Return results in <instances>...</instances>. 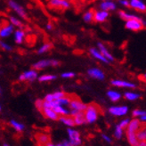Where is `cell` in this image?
I'll return each mask as SVG.
<instances>
[{
  "instance_id": "cell-1",
  "label": "cell",
  "mask_w": 146,
  "mask_h": 146,
  "mask_svg": "<svg viewBox=\"0 0 146 146\" xmlns=\"http://www.w3.org/2000/svg\"><path fill=\"white\" fill-rule=\"evenodd\" d=\"M100 115V108L94 104H91L86 106V109L84 111V116L86 123L93 124L96 122Z\"/></svg>"
},
{
  "instance_id": "cell-2",
  "label": "cell",
  "mask_w": 146,
  "mask_h": 146,
  "mask_svg": "<svg viewBox=\"0 0 146 146\" xmlns=\"http://www.w3.org/2000/svg\"><path fill=\"white\" fill-rule=\"evenodd\" d=\"M86 104H84L81 100H79L78 98L76 97H71L70 104L68 106L70 110V115L74 116L78 112H84L85 110L86 109Z\"/></svg>"
},
{
  "instance_id": "cell-3",
  "label": "cell",
  "mask_w": 146,
  "mask_h": 146,
  "mask_svg": "<svg viewBox=\"0 0 146 146\" xmlns=\"http://www.w3.org/2000/svg\"><path fill=\"white\" fill-rule=\"evenodd\" d=\"M125 29L129 31L137 32L141 31L146 27V21L145 20H128L125 21Z\"/></svg>"
},
{
  "instance_id": "cell-4",
  "label": "cell",
  "mask_w": 146,
  "mask_h": 146,
  "mask_svg": "<svg viewBox=\"0 0 146 146\" xmlns=\"http://www.w3.org/2000/svg\"><path fill=\"white\" fill-rule=\"evenodd\" d=\"M7 5H8L9 8L15 13L20 18H23V20L28 19L27 11L25 10V8L23 5H21V4H19L18 2H16L15 0H8Z\"/></svg>"
},
{
  "instance_id": "cell-5",
  "label": "cell",
  "mask_w": 146,
  "mask_h": 146,
  "mask_svg": "<svg viewBox=\"0 0 146 146\" xmlns=\"http://www.w3.org/2000/svg\"><path fill=\"white\" fill-rule=\"evenodd\" d=\"M68 134V140L73 146H81L82 144V138L81 135L78 130L73 127H68L67 129Z\"/></svg>"
},
{
  "instance_id": "cell-6",
  "label": "cell",
  "mask_w": 146,
  "mask_h": 146,
  "mask_svg": "<svg viewBox=\"0 0 146 146\" xmlns=\"http://www.w3.org/2000/svg\"><path fill=\"white\" fill-rule=\"evenodd\" d=\"M38 71L34 69H30L28 70L23 71L20 76L18 77L19 81L21 82H33L38 78Z\"/></svg>"
},
{
  "instance_id": "cell-7",
  "label": "cell",
  "mask_w": 146,
  "mask_h": 146,
  "mask_svg": "<svg viewBox=\"0 0 146 146\" xmlns=\"http://www.w3.org/2000/svg\"><path fill=\"white\" fill-rule=\"evenodd\" d=\"M47 5L51 8L59 10H68L72 5L70 0H48Z\"/></svg>"
},
{
  "instance_id": "cell-8",
  "label": "cell",
  "mask_w": 146,
  "mask_h": 146,
  "mask_svg": "<svg viewBox=\"0 0 146 146\" xmlns=\"http://www.w3.org/2000/svg\"><path fill=\"white\" fill-rule=\"evenodd\" d=\"M111 85L112 86L118 87V88H127V89H135L137 86L135 83L127 81V80L124 79H119V78H114L111 80Z\"/></svg>"
},
{
  "instance_id": "cell-9",
  "label": "cell",
  "mask_w": 146,
  "mask_h": 146,
  "mask_svg": "<svg viewBox=\"0 0 146 146\" xmlns=\"http://www.w3.org/2000/svg\"><path fill=\"white\" fill-rule=\"evenodd\" d=\"M15 28L12 25L9 21L5 23L0 26V39H6L9 38L10 36L13 34Z\"/></svg>"
},
{
  "instance_id": "cell-10",
  "label": "cell",
  "mask_w": 146,
  "mask_h": 146,
  "mask_svg": "<svg viewBox=\"0 0 146 146\" xmlns=\"http://www.w3.org/2000/svg\"><path fill=\"white\" fill-rule=\"evenodd\" d=\"M87 75H88L89 78L96 79V80H99V81H104L105 79V73L104 71L98 68V67H92L89 68L86 71Z\"/></svg>"
},
{
  "instance_id": "cell-11",
  "label": "cell",
  "mask_w": 146,
  "mask_h": 146,
  "mask_svg": "<svg viewBox=\"0 0 146 146\" xmlns=\"http://www.w3.org/2000/svg\"><path fill=\"white\" fill-rule=\"evenodd\" d=\"M129 109L126 105H114L110 107L108 111L109 113L115 117H123L128 113Z\"/></svg>"
},
{
  "instance_id": "cell-12",
  "label": "cell",
  "mask_w": 146,
  "mask_h": 146,
  "mask_svg": "<svg viewBox=\"0 0 146 146\" xmlns=\"http://www.w3.org/2000/svg\"><path fill=\"white\" fill-rule=\"evenodd\" d=\"M111 16V13L97 9L94 11V21L96 23H104Z\"/></svg>"
},
{
  "instance_id": "cell-13",
  "label": "cell",
  "mask_w": 146,
  "mask_h": 146,
  "mask_svg": "<svg viewBox=\"0 0 146 146\" xmlns=\"http://www.w3.org/2000/svg\"><path fill=\"white\" fill-rule=\"evenodd\" d=\"M88 53L89 54L92 56V58H94V60H96L102 63H104V64H109L111 63L103 55V54H102L99 49L97 47H94V46H92L88 49Z\"/></svg>"
},
{
  "instance_id": "cell-14",
  "label": "cell",
  "mask_w": 146,
  "mask_h": 146,
  "mask_svg": "<svg viewBox=\"0 0 146 146\" xmlns=\"http://www.w3.org/2000/svg\"><path fill=\"white\" fill-rule=\"evenodd\" d=\"M129 8L139 13H145L146 3L144 0H129Z\"/></svg>"
},
{
  "instance_id": "cell-15",
  "label": "cell",
  "mask_w": 146,
  "mask_h": 146,
  "mask_svg": "<svg viewBox=\"0 0 146 146\" xmlns=\"http://www.w3.org/2000/svg\"><path fill=\"white\" fill-rule=\"evenodd\" d=\"M13 36V42L15 43L16 45L21 46L25 42L27 34L23 29H16V30L14 31Z\"/></svg>"
},
{
  "instance_id": "cell-16",
  "label": "cell",
  "mask_w": 146,
  "mask_h": 146,
  "mask_svg": "<svg viewBox=\"0 0 146 146\" xmlns=\"http://www.w3.org/2000/svg\"><path fill=\"white\" fill-rule=\"evenodd\" d=\"M100 52L103 54V55L106 58V59L110 62H115V58L113 56V54L111 53V51L108 49V47L104 45L103 42H97V46H96Z\"/></svg>"
},
{
  "instance_id": "cell-17",
  "label": "cell",
  "mask_w": 146,
  "mask_h": 146,
  "mask_svg": "<svg viewBox=\"0 0 146 146\" xmlns=\"http://www.w3.org/2000/svg\"><path fill=\"white\" fill-rule=\"evenodd\" d=\"M98 7L101 10L111 13L118 10V4L115 1H101Z\"/></svg>"
},
{
  "instance_id": "cell-18",
  "label": "cell",
  "mask_w": 146,
  "mask_h": 146,
  "mask_svg": "<svg viewBox=\"0 0 146 146\" xmlns=\"http://www.w3.org/2000/svg\"><path fill=\"white\" fill-rule=\"evenodd\" d=\"M118 15L123 21H128V20H140V21H142L143 20V18L139 15H137L136 13H130V12H127L126 10H119Z\"/></svg>"
},
{
  "instance_id": "cell-19",
  "label": "cell",
  "mask_w": 146,
  "mask_h": 146,
  "mask_svg": "<svg viewBox=\"0 0 146 146\" xmlns=\"http://www.w3.org/2000/svg\"><path fill=\"white\" fill-rule=\"evenodd\" d=\"M48 67H52V61L50 59H42L36 62L32 65V69L36 70H43Z\"/></svg>"
},
{
  "instance_id": "cell-20",
  "label": "cell",
  "mask_w": 146,
  "mask_h": 146,
  "mask_svg": "<svg viewBox=\"0 0 146 146\" xmlns=\"http://www.w3.org/2000/svg\"><path fill=\"white\" fill-rule=\"evenodd\" d=\"M142 127V122L139 120V119H133L130 120L128 123V126L126 128V132L129 133H136L138 129Z\"/></svg>"
},
{
  "instance_id": "cell-21",
  "label": "cell",
  "mask_w": 146,
  "mask_h": 146,
  "mask_svg": "<svg viewBox=\"0 0 146 146\" xmlns=\"http://www.w3.org/2000/svg\"><path fill=\"white\" fill-rule=\"evenodd\" d=\"M41 111L43 115L50 120L56 121L59 119V115H58L52 108H42Z\"/></svg>"
},
{
  "instance_id": "cell-22",
  "label": "cell",
  "mask_w": 146,
  "mask_h": 146,
  "mask_svg": "<svg viewBox=\"0 0 146 146\" xmlns=\"http://www.w3.org/2000/svg\"><path fill=\"white\" fill-rule=\"evenodd\" d=\"M65 96H66V93L63 92V91H61V90H58V91H55V92H53V93L47 94L46 96H45V98H44V101H46V102H54L57 99L62 98V97H63Z\"/></svg>"
},
{
  "instance_id": "cell-23",
  "label": "cell",
  "mask_w": 146,
  "mask_h": 146,
  "mask_svg": "<svg viewBox=\"0 0 146 146\" xmlns=\"http://www.w3.org/2000/svg\"><path fill=\"white\" fill-rule=\"evenodd\" d=\"M106 96L110 99V101H111L112 103H117V102L120 101V99L122 98V94L119 91L114 90V89L108 90L106 93Z\"/></svg>"
},
{
  "instance_id": "cell-24",
  "label": "cell",
  "mask_w": 146,
  "mask_h": 146,
  "mask_svg": "<svg viewBox=\"0 0 146 146\" xmlns=\"http://www.w3.org/2000/svg\"><path fill=\"white\" fill-rule=\"evenodd\" d=\"M35 137H36V140L38 142V143L42 146H44V145L46 146V144L50 142V136H49V135H47L46 133H38L35 135Z\"/></svg>"
},
{
  "instance_id": "cell-25",
  "label": "cell",
  "mask_w": 146,
  "mask_h": 146,
  "mask_svg": "<svg viewBox=\"0 0 146 146\" xmlns=\"http://www.w3.org/2000/svg\"><path fill=\"white\" fill-rule=\"evenodd\" d=\"M59 120L61 123H62L64 126H66L68 127H73L75 126L74 120H73V117L70 115H67V116H61L59 117Z\"/></svg>"
},
{
  "instance_id": "cell-26",
  "label": "cell",
  "mask_w": 146,
  "mask_h": 146,
  "mask_svg": "<svg viewBox=\"0 0 146 146\" xmlns=\"http://www.w3.org/2000/svg\"><path fill=\"white\" fill-rule=\"evenodd\" d=\"M123 96L127 101L135 102V101L138 100L141 97V94L139 93H137V92H135V91H127V92L124 93Z\"/></svg>"
},
{
  "instance_id": "cell-27",
  "label": "cell",
  "mask_w": 146,
  "mask_h": 146,
  "mask_svg": "<svg viewBox=\"0 0 146 146\" xmlns=\"http://www.w3.org/2000/svg\"><path fill=\"white\" fill-rule=\"evenodd\" d=\"M82 20L84 21L85 23H92L94 21V10L88 9L84 12L83 15H82Z\"/></svg>"
},
{
  "instance_id": "cell-28",
  "label": "cell",
  "mask_w": 146,
  "mask_h": 146,
  "mask_svg": "<svg viewBox=\"0 0 146 146\" xmlns=\"http://www.w3.org/2000/svg\"><path fill=\"white\" fill-rule=\"evenodd\" d=\"M9 20V23L14 26V28L16 29H23V23L19 17L17 16H14V15H11L8 18Z\"/></svg>"
},
{
  "instance_id": "cell-29",
  "label": "cell",
  "mask_w": 146,
  "mask_h": 146,
  "mask_svg": "<svg viewBox=\"0 0 146 146\" xmlns=\"http://www.w3.org/2000/svg\"><path fill=\"white\" fill-rule=\"evenodd\" d=\"M55 79H57V76L54 74H42V75L38 76V80L40 83L54 81Z\"/></svg>"
},
{
  "instance_id": "cell-30",
  "label": "cell",
  "mask_w": 146,
  "mask_h": 146,
  "mask_svg": "<svg viewBox=\"0 0 146 146\" xmlns=\"http://www.w3.org/2000/svg\"><path fill=\"white\" fill-rule=\"evenodd\" d=\"M73 120H74L75 126H82L84 124H86L84 112H78L76 115H74L73 116Z\"/></svg>"
},
{
  "instance_id": "cell-31",
  "label": "cell",
  "mask_w": 146,
  "mask_h": 146,
  "mask_svg": "<svg viewBox=\"0 0 146 146\" xmlns=\"http://www.w3.org/2000/svg\"><path fill=\"white\" fill-rule=\"evenodd\" d=\"M9 124L14 130L17 131V132H23V131L25 129V126L23 125V124L15 120V119H11L9 121Z\"/></svg>"
},
{
  "instance_id": "cell-32",
  "label": "cell",
  "mask_w": 146,
  "mask_h": 146,
  "mask_svg": "<svg viewBox=\"0 0 146 146\" xmlns=\"http://www.w3.org/2000/svg\"><path fill=\"white\" fill-rule=\"evenodd\" d=\"M52 49V44L51 43H44L43 45H41L38 49L36 50V54H45L48 53L49 51Z\"/></svg>"
},
{
  "instance_id": "cell-33",
  "label": "cell",
  "mask_w": 146,
  "mask_h": 146,
  "mask_svg": "<svg viewBox=\"0 0 146 146\" xmlns=\"http://www.w3.org/2000/svg\"><path fill=\"white\" fill-rule=\"evenodd\" d=\"M126 135H127V141L129 143V144L131 146H137L138 141L137 137H136V133H129V132H126Z\"/></svg>"
},
{
  "instance_id": "cell-34",
  "label": "cell",
  "mask_w": 146,
  "mask_h": 146,
  "mask_svg": "<svg viewBox=\"0 0 146 146\" xmlns=\"http://www.w3.org/2000/svg\"><path fill=\"white\" fill-rule=\"evenodd\" d=\"M138 141H146V126H142L136 132Z\"/></svg>"
},
{
  "instance_id": "cell-35",
  "label": "cell",
  "mask_w": 146,
  "mask_h": 146,
  "mask_svg": "<svg viewBox=\"0 0 146 146\" xmlns=\"http://www.w3.org/2000/svg\"><path fill=\"white\" fill-rule=\"evenodd\" d=\"M70 99H71V96H68L67 94H66L65 96H63L62 98H59V99H57L54 102H55L57 104H60V105H62V106H65V107H68L69 104H70Z\"/></svg>"
},
{
  "instance_id": "cell-36",
  "label": "cell",
  "mask_w": 146,
  "mask_h": 146,
  "mask_svg": "<svg viewBox=\"0 0 146 146\" xmlns=\"http://www.w3.org/2000/svg\"><path fill=\"white\" fill-rule=\"evenodd\" d=\"M124 130L125 129H123L119 124L115 127V129H114V137L116 138V139H118V140H120L121 138L123 137L124 135Z\"/></svg>"
},
{
  "instance_id": "cell-37",
  "label": "cell",
  "mask_w": 146,
  "mask_h": 146,
  "mask_svg": "<svg viewBox=\"0 0 146 146\" xmlns=\"http://www.w3.org/2000/svg\"><path fill=\"white\" fill-rule=\"evenodd\" d=\"M0 49H2L5 52H12L13 47L9 43L5 41V39H0Z\"/></svg>"
},
{
  "instance_id": "cell-38",
  "label": "cell",
  "mask_w": 146,
  "mask_h": 146,
  "mask_svg": "<svg viewBox=\"0 0 146 146\" xmlns=\"http://www.w3.org/2000/svg\"><path fill=\"white\" fill-rule=\"evenodd\" d=\"M75 76H76V73L74 71H64L61 74V78H67V79L73 78H75Z\"/></svg>"
},
{
  "instance_id": "cell-39",
  "label": "cell",
  "mask_w": 146,
  "mask_h": 146,
  "mask_svg": "<svg viewBox=\"0 0 146 146\" xmlns=\"http://www.w3.org/2000/svg\"><path fill=\"white\" fill-rule=\"evenodd\" d=\"M146 114V111H143V110H140V109H135L133 111L132 115L135 118H140V117L143 116Z\"/></svg>"
},
{
  "instance_id": "cell-40",
  "label": "cell",
  "mask_w": 146,
  "mask_h": 146,
  "mask_svg": "<svg viewBox=\"0 0 146 146\" xmlns=\"http://www.w3.org/2000/svg\"><path fill=\"white\" fill-rule=\"evenodd\" d=\"M118 3L124 8H129V0H118Z\"/></svg>"
},
{
  "instance_id": "cell-41",
  "label": "cell",
  "mask_w": 146,
  "mask_h": 146,
  "mask_svg": "<svg viewBox=\"0 0 146 146\" xmlns=\"http://www.w3.org/2000/svg\"><path fill=\"white\" fill-rule=\"evenodd\" d=\"M129 121H130V119H122L120 122H119V125L123 128V129H126L127 128V127L128 126V123H129Z\"/></svg>"
},
{
  "instance_id": "cell-42",
  "label": "cell",
  "mask_w": 146,
  "mask_h": 146,
  "mask_svg": "<svg viewBox=\"0 0 146 146\" xmlns=\"http://www.w3.org/2000/svg\"><path fill=\"white\" fill-rule=\"evenodd\" d=\"M57 146H73L69 140H63L60 143H57Z\"/></svg>"
},
{
  "instance_id": "cell-43",
  "label": "cell",
  "mask_w": 146,
  "mask_h": 146,
  "mask_svg": "<svg viewBox=\"0 0 146 146\" xmlns=\"http://www.w3.org/2000/svg\"><path fill=\"white\" fill-rule=\"evenodd\" d=\"M102 138H103V140H104L106 143H111L112 142L111 136H109V135H106V134H102Z\"/></svg>"
},
{
  "instance_id": "cell-44",
  "label": "cell",
  "mask_w": 146,
  "mask_h": 146,
  "mask_svg": "<svg viewBox=\"0 0 146 146\" xmlns=\"http://www.w3.org/2000/svg\"><path fill=\"white\" fill-rule=\"evenodd\" d=\"M45 29H46L47 31H52L54 30V24L52 23H47L45 25Z\"/></svg>"
},
{
  "instance_id": "cell-45",
  "label": "cell",
  "mask_w": 146,
  "mask_h": 146,
  "mask_svg": "<svg viewBox=\"0 0 146 146\" xmlns=\"http://www.w3.org/2000/svg\"><path fill=\"white\" fill-rule=\"evenodd\" d=\"M42 104H43V100H41V99H38L36 101V103H35L36 107L38 108L39 111L42 109Z\"/></svg>"
},
{
  "instance_id": "cell-46",
  "label": "cell",
  "mask_w": 146,
  "mask_h": 146,
  "mask_svg": "<svg viewBox=\"0 0 146 146\" xmlns=\"http://www.w3.org/2000/svg\"><path fill=\"white\" fill-rule=\"evenodd\" d=\"M51 61H52V67H57L59 66L60 64V62L56 60V59H51Z\"/></svg>"
},
{
  "instance_id": "cell-47",
  "label": "cell",
  "mask_w": 146,
  "mask_h": 146,
  "mask_svg": "<svg viewBox=\"0 0 146 146\" xmlns=\"http://www.w3.org/2000/svg\"><path fill=\"white\" fill-rule=\"evenodd\" d=\"M139 120H140L141 122L146 123V114L143 115V116H142V117H140V118H139Z\"/></svg>"
},
{
  "instance_id": "cell-48",
  "label": "cell",
  "mask_w": 146,
  "mask_h": 146,
  "mask_svg": "<svg viewBox=\"0 0 146 146\" xmlns=\"http://www.w3.org/2000/svg\"><path fill=\"white\" fill-rule=\"evenodd\" d=\"M137 146H146V141H139Z\"/></svg>"
},
{
  "instance_id": "cell-49",
  "label": "cell",
  "mask_w": 146,
  "mask_h": 146,
  "mask_svg": "<svg viewBox=\"0 0 146 146\" xmlns=\"http://www.w3.org/2000/svg\"><path fill=\"white\" fill-rule=\"evenodd\" d=\"M46 146H57V144H55V143H53L49 142L48 143H46Z\"/></svg>"
},
{
  "instance_id": "cell-50",
  "label": "cell",
  "mask_w": 146,
  "mask_h": 146,
  "mask_svg": "<svg viewBox=\"0 0 146 146\" xmlns=\"http://www.w3.org/2000/svg\"><path fill=\"white\" fill-rule=\"evenodd\" d=\"M142 78H143V80H144V81H146V72H145L144 74L142 76Z\"/></svg>"
},
{
  "instance_id": "cell-51",
  "label": "cell",
  "mask_w": 146,
  "mask_h": 146,
  "mask_svg": "<svg viewBox=\"0 0 146 146\" xmlns=\"http://www.w3.org/2000/svg\"><path fill=\"white\" fill-rule=\"evenodd\" d=\"M3 146H11V145H9L8 143H4V144H3Z\"/></svg>"
},
{
  "instance_id": "cell-52",
  "label": "cell",
  "mask_w": 146,
  "mask_h": 146,
  "mask_svg": "<svg viewBox=\"0 0 146 146\" xmlns=\"http://www.w3.org/2000/svg\"><path fill=\"white\" fill-rule=\"evenodd\" d=\"M101 1H114V0H101Z\"/></svg>"
},
{
  "instance_id": "cell-53",
  "label": "cell",
  "mask_w": 146,
  "mask_h": 146,
  "mask_svg": "<svg viewBox=\"0 0 146 146\" xmlns=\"http://www.w3.org/2000/svg\"><path fill=\"white\" fill-rule=\"evenodd\" d=\"M2 111V106H1V104H0V112H1Z\"/></svg>"
},
{
  "instance_id": "cell-54",
  "label": "cell",
  "mask_w": 146,
  "mask_h": 146,
  "mask_svg": "<svg viewBox=\"0 0 146 146\" xmlns=\"http://www.w3.org/2000/svg\"><path fill=\"white\" fill-rule=\"evenodd\" d=\"M0 94H1V87H0Z\"/></svg>"
},
{
  "instance_id": "cell-55",
  "label": "cell",
  "mask_w": 146,
  "mask_h": 146,
  "mask_svg": "<svg viewBox=\"0 0 146 146\" xmlns=\"http://www.w3.org/2000/svg\"><path fill=\"white\" fill-rule=\"evenodd\" d=\"M70 1H71V0H70Z\"/></svg>"
}]
</instances>
